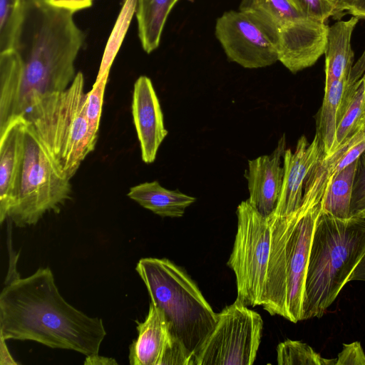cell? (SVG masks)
Instances as JSON below:
<instances>
[{
  "label": "cell",
  "mask_w": 365,
  "mask_h": 365,
  "mask_svg": "<svg viewBox=\"0 0 365 365\" xmlns=\"http://www.w3.org/2000/svg\"><path fill=\"white\" fill-rule=\"evenodd\" d=\"M73 12L48 0H24L14 48L0 53V133L24 116L32 98L66 90L85 35Z\"/></svg>",
  "instance_id": "cell-1"
},
{
  "label": "cell",
  "mask_w": 365,
  "mask_h": 365,
  "mask_svg": "<svg viewBox=\"0 0 365 365\" xmlns=\"http://www.w3.org/2000/svg\"><path fill=\"white\" fill-rule=\"evenodd\" d=\"M103 320L77 309L60 294L48 267L5 281L0 294V336L30 340L52 349L98 354Z\"/></svg>",
  "instance_id": "cell-2"
},
{
  "label": "cell",
  "mask_w": 365,
  "mask_h": 365,
  "mask_svg": "<svg viewBox=\"0 0 365 365\" xmlns=\"http://www.w3.org/2000/svg\"><path fill=\"white\" fill-rule=\"evenodd\" d=\"M364 254L365 218L341 219L322 211L310 249L302 320L326 313Z\"/></svg>",
  "instance_id": "cell-3"
},
{
  "label": "cell",
  "mask_w": 365,
  "mask_h": 365,
  "mask_svg": "<svg viewBox=\"0 0 365 365\" xmlns=\"http://www.w3.org/2000/svg\"><path fill=\"white\" fill-rule=\"evenodd\" d=\"M322 206L299 209L286 217H268L270 250L262 306L271 315L302 321L304 286L313 235Z\"/></svg>",
  "instance_id": "cell-4"
},
{
  "label": "cell",
  "mask_w": 365,
  "mask_h": 365,
  "mask_svg": "<svg viewBox=\"0 0 365 365\" xmlns=\"http://www.w3.org/2000/svg\"><path fill=\"white\" fill-rule=\"evenodd\" d=\"M135 269L150 300L163 312L173 336L192 356L217 322V313L187 272L165 258L140 259Z\"/></svg>",
  "instance_id": "cell-5"
},
{
  "label": "cell",
  "mask_w": 365,
  "mask_h": 365,
  "mask_svg": "<svg viewBox=\"0 0 365 365\" xmlns=\"http://www.w3.org/2000/svg\"><path fill=\"white\" fill-rule=\"evenodd\" d=\"M86 105L84 77L78 72L66 90L32 98L23 116L58 169L71 179L96 147L89 134Z\"/></svg>",
  "instance_id": "cell-6"
},
{
  "label": "cell",
  "mask_w": 365,
  "mask_h": 365,
  "mask_svg": "<svg viewBox=\"0 0 365 365\" xmlns=\"http://www.w3.org/2000/svg\"><path fill=\"white\" fill-rule=\"evenodd\" d=\"M70 180L26 120L19 183L7 218L16 226L24 227L36 225L47 212L58 213L71 197Z\"/></svg>",
  "instance_id": "cell-7"
},
{
  "label": "cell",
  "mask_w": 365,
  "mask_h": 365,
  "mask_svg": "<svg viewBox=\"0 0 365 365\" xmlns=\"http://www.w3.org/2000/svg\"><path fill=\"white\" fill-rule=\"evenodd\" d=\"M237 230L227 265L237 283L236 300L247 307L262 305L270 250L271 227L248 200L237 208Z\"/></svg>",
  "instance_id": "cell-8"
},
{
  "label": "cell",
  "mask_w": 365,
  "mask_h": 365,
  "mask_svg": "<svg viewBox=\"0 0 365 365\" xmlns=\"http://www.w3.org/2000/svg\"><path fill=\"white\" fill-rule=\"evenodd\" d=\"M217 322L194 357V365H251L263 328L261 316L235 300L217 314Z\"/></svg>",
  "instance_id": "cell-9"
},
{
  "label": "cell",
  "mask_w": 365,
  "mask_h": 365,
  "mask_svg": "<svg viewBox=\"0 0 365 365\" xmlns=\"http://www.w3.org/2000/svg\"><path fill=\"white\" fill-rule=\"evenodd\" d=\"M215 32L227 58L244 68H263L278 61L273 39L240 10L225 12L217 19Z\"/></svg>",
  "instance_id": "cell-10"
},
{
  "label": "cell",
  "mask_w": 365,
  "mask_h": 365,
  "mask_svg": "<svg viewBox=\"0 0 365 365\" xmlns=\"http://www.w3.org/2000/svg\"><path fill=\"white\" fill-rule=\"evenodd\" d=\"M138 337L129 348L131 365H194V359L175 339L161 309L150 302L142 322H137Z\"/></svg>",
  "instance_id": "cell-11"
},
{
  "label": "cell",
  "mask_w": 365,
  "mask_h": 365,
  "mask_svg": "<svg viewBox=\"0 0 365 365\" xmlns=\"http://www.w3.org/2000/svg\"><path fill=\"white\" fill-rule=\"evenodd\" d=\"M324 152L322 139L317 133L311 143L305 135H302L294 151L289 148L285 150L282 192L276 208L270 217H286L299 209L306 178Z\"/></svg>",
  "instance_id": "cell-12"
},
{
  "label": "cell",
  "mask_w": 365,
  "mask_h": 365,
  "mask_svg": "<svg viewBox=\"0 0 365 365\" xmlns=\"http://www.w3.org/2000/svg\"><path fill=\"white\" fill-rule=\"evenodd\" d=\"M132 114L142 160L145 163H152L168 132L152 81L145 76H140L134 84Z\"/></svg>",
  "instance_id": "cell-13"
},
{
  "label": "cell",
  "mask_w": 365,
  "mask_h": 365,
  "mask_svg": "<svg viewBox=\"0 0 365 365\" xmlns=\"http://www.w3.org/2000/svg\"><path fill=\"white\" fill-rule=\"evenodd\" d=\"M286 140L283 135L270 155L249 160L245 173L250 197L247 199L256 210L265 217L274 211L279 199L284 178L283 156Z\"/></svg>",
  "instance_id": "cell-14"
},
{
  "label": "cell",
  "mask_w": 365,
  "mask_h": 365,
  "mask_svg": "<svg viewBox=\"0 0 365 365\" xmlns=\"http://www.w3.org/2000/svg\"><path fill=\"white\" fill-rule=\"evenodd\" d=\"M364 149L365 125L330 155L326 156L324 152L306 178L302 203L308 207H323L324 197L334 176L356 160Z\"/></svg>",
  "instance_id": "cell-15"
},
{
  "label": "cell",
  "mask_w": 365,
  "mask_h": 365,
  "mask_svg": "<svg viewBox=\"0 0 365 365\" xmlns=\"http://www.w3.org/2000/svg\"><path fill=\"white\" fill-rule=\"evenodd\" d=\"M26 120H11L0 133V222L7 219L14 202L24 152Z\"/></svg>",
  "instance_id": "cell-16"
},
{
  "label": "cell",
  "mask_w": 365,
  "mask_h": 365,
  "mask_svg": "<svg viewBox=\"0 0 365 365\" xmlns=\"http://www.w3.org/2000/svg\"><path fill=\"white\" fill-rule=\"evenodd\" d=\"M359 19L352 16L329 26L325 47V85L349 78L354 63L351 38Z\"/></svg>",
  "instance_id": "cell-17"
},
{
  "label": "cell",
  "mask_w": 365,
  "mask_h": 365,
  "mask_svg": "<svg viewBox=\"0 0 365 365\" xmlns=\"http://www.w3.org/2000/svg\"><path fill=\"white\" fill-rule=\"evenodd\" d=\"M128 197L163 217H180L196 198L178 190L163 187L158 181L146 182L130 188Z\"/></svg>",
  "instance_id": "cell-18"
},
{
  "label": "cell",
  "mask_w": 365,
  "mask_h": 365,
  "mask_svg": "<svg viewBox=\"0 0 365 365\" xmlns=\"http://www.w3.org/2000/svg\"><path fill=\"white\" fill-rule=\"evenodd\" d=\"M175 4V0H137L138 36L146 53L158 47L166 19Z\"/></svg>",
  "instance_id": "cell-19"
},
{
  "label": "cell",
  "mask_w": 365,
  "mask_h": 365,
  "mask_svg": "<svg viewBox=\"0 0 365 365\" xmlns=\"http://www.w3.org/2000/svg\"><path fill=\"white\" fill-rule=\"evenodd\" d=\"M240 10L256 20L274 41L283 26L304 14L290 0H242Z\"/></svg>",
  "instance_id": "cell-20"
},
{
  "label": "cell",
  "mask_w": 365,
  "mask_h": 365,
  "mask_svg": "<svg viewBox=\"0 0 365 365\" xmlns=\"http://www.w3.org/2000/svg\"><path fill=\"white\" fill-rule=\"evenodd\" d=\"M348 78L335 80L324 86L317 132L322 139L324 154L329 156L336 149L337 115Z\"/></svg>",
  "instance_id": "cell-21"
},
{
  "label": "cell",
  "mask_w": 365,
  "mask_h": 365,
  "mask_svg": "<svg viewBox=\"0 0 365 365\" xmlns=\"http://www.w3.org/2000/svg\"><path fill=\"white\" fill-rule=\"evenodd\" d=\"M356 167L357 159L334 176L324 197L322 211L341 219L349 217Z\"/></svg>",
  "instance_id": "cell-22"
},
{
  "label": "cell",
  "mask_w": 365,
  "mask_h": 365,
  "mask_svg": "<svg viewBox=\"0 0 365 365\" xmlns=\"http://www.w3.org/2000/svg\"><path fill=\"white\" fill-rule=\"evenodd\" d=\"M365 125V76L355 83V90L336 130L337 148Z\"/></svg>",
  "instance_id": "cell-23"
},
{
  "label": "cell",
  "mask_w": 365,
  "mask_h": 365,
  "mask_svg": "<svg viewBox=\"0 0 365 365\" xmlns=\"http://www.w3.org/2000/svg\"><path fill=\"white\" fill-rule=\"evenodd\" d=\"M24 13V0H0V53L14 49Z\"/></svg>",
  "instance_id": "cell-24"
},
{
  "label": "cell",
  "mask_w": 365,
  "mask_h": 365,
  "mask_svg": "<svg viewBox=\"0 0 365 365\" xmlns=\"http://www.w3.org/2000/svg\"><path fill=\"white\" fill-rule=\"evenodd\" d=\"M279 365H335V359L323 358L306 343L287 339L277 345Z\"/></svg>",
  "instance_id": "cell-25"
},
{
  "label": "cell",
  "mask_w": 365,
  "mask_h": 365,
  "mask_svg": "<svg viewBox=\"0 0 365 365\" xmlns=\"http://www.w3.org/2000/svg\"><path fill=\"white\" fill-rule=\"evenodd\" d=\"M137 0H126L108 39L96 79L109 74L110 66L119 50L133 14Z\"/></svg>",
  "instance_id": "cell-26"
},
{
  "label": "cell",
  "mask_w": 365,
  "mask_h": 365,
  "mask_svg": "<svg viewBox=\"0 0 365 365\" xmlns=\"http://www.w3.org/2000/svg\"><path fill=\"white\" fill-rule=\"evenodd\" d=\"M109 74L96 79L92 89L87 93L86 116L91 140L96 146L103 103L106 86Z\"/></svg>",
  "instance_id": "cell-27"
},
{
  "label": "cell",
  "mask_w": 365,
  "mask_h": 365,
  "mask_svg": "<svg viewBox=\"0 0 365 365\" xmlns=\"http://www.w3.org/2000/svg\"><path fill=\"white\" fill-rule=\"evenodd\" d=\"M349 217L365 218V149L357 158Z\"/></svg>",
  "instance_id": "cell-28"
},
{
  "label": "cell",
  "mask_w": 365,
  "mask_h": 365,
  "mask_svg": "<svg viewBox=\"0 0 365 365\" xmlns=\"http://www.w3.org/2000/svg\"><path fill=\"white\" fill-rule=\"evenodd\" d=\"M301 11L309 16L326 22L333 16V7L327 0H290Z\"/></svg>",
  "instance_id": "cell-29"
},
{
  "label": "cell",
  "mask_w": 365,
  "mask_h": 365,
  "mask_svg": "<svg viewBox=\"0 0 365 365\" xmlns=\"http://www.w3.org/2000/svg\"><path fill=\"white\" fill-rule=\"evenodd\" d=\"M335 365H365V353L361 343L344 344L335 359Z\"/></svg>",
  "instance_id": "cell-30"
},
{
  "label": "cell",
  "mask_w": 365,
  "mask_h": 365,
  "mask_svg": "<svg viewBox=\"0 0 365 365\" xmlns=\"http://www.w3.org/2000/svg\"><path fill=\"white\" fill-rule=\"evenodd\" d=\"M53 6L72 12L86 9L92 5L93 0H48Z\"/></svg>",
  "instance_id": "cell-31"
},
{
  "label": "cell",
  "mask_w": 365,
  "mask_h": 365,
  "mask_svg": "<svg viewBox=\"0 0 365 365\" xmlns=\"http://www.w3.org/2000/svg\"><path fill=\"white\" fill-rule=\"evenodd\" d=\"M333 7V17L339 19L345 12L349 10L356 0H327Z\"/></svg>",
  "instance_id": "cell-32"
},
{
  "label": "cell",
  "mask_w": 365,
  "mask_h": 365,
  "mask_svg": "<svg viewBox=\"0 0 365 365\" xmlns=\"http://www.w3.org/2000/svg\"><path fill=\"white\" fill-rule=\"evenodd\" d=\"M85 365H117L118 362L113 358H108L94 354L86 356Z\"/></svg>",
  "instance_id": "cell-33"
},
{
  "label": "cell",
  "mask_w": 365,
  "mask_h": 365,
  "mask_svg": "<svg viewBox=\"0 0 365 365\" xmlns=\"http://www.w3.org/2000/svg\"><path fill=\"white\" fill-rule=\"evenodd\" d=\"M351 281L365 282V254L349 277V282Z\"/></svg>",
  "instance_id": "cell-34"
},
{
  "label": "cell",
  "mask_w": 365,
  "mask_h": 365,
  "mask_svg": "<svg viewBox=\"0 0 365 365\" xmlns=\"http://www.w3.org/2000/svg\"><path fill=\"white\" fill-rule=\"evenodd\" d=\"M346 13L357 17L359 19H365V0H356Z\"/></svg>",
  "instance_id": "cell-35"
},
{
  "label": "cell",
  "mask_w": 365,
  "mask_h": 365,
  "mask_svg": "<svg viewBox=\"0 0 365 365\" xmlns=\"http://www.w3.org/2000/svg\"><path fill=\"white\" fill-rule=\"evenodd\" d=\"M1 339V364H16L17 363L14 361L8 351L7 346L5 344V339L0 336Z\"/></svg>",
  "instance_id": "cell-36"
},
{
  "label": "cell",
  "mask_w": 365,
  "mask_h": 365,
  "mask_svg": "<svg viewBox=\"0 0 365 365\" xmlns=\"http://www.w3.org/2000/svg\"><path fill=\"white\" fill-rule=\"evenodd\" d=\"M179 1V0H175V4H176V2H177V1Z\"/></svg>",
  "instance_id": "cell-37"
},
{
  "label": "cell",
  "mask_w": 365,
  "mask_h": 365,
  "mask_svg": "<svg viewBox=\"0 0 365 365\" xmlns=\"http://www.w3.org/2000/svg\"><path fill=\"white\" fill-rule=\"evenodd\" d=\"M364 75L365 76V72H364Z\"/></svg>",
  "instance_id": "cell-38"
}]
</instances>
